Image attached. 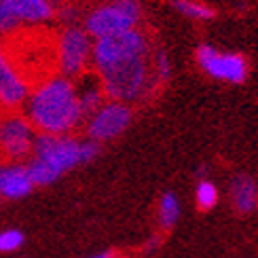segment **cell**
Masks as SVG:
<instances>
[{
  "label": "cell",
  "mask_w": 258,
  "mask_h": 258,
  "mask_svg": "<svg viewBox=\"0 0 258 258\" xmlns=\"http://www.w3.org/2000/svg\"><path fill=\"white\" fill-rule=\"evenodd\" d=\"M26 116L38 134L70 136L85 121L77 85L72 79L53 74L51 79L32 87L26 102Z\"/></svg>",
  "instance_id": "6da1fadb"
},
{
  "label": "cell",
  "mask_w": 258,
  "mask_h": 258,
  "mask_svg": "<svg viewBox=\"0 0 258 258\" xmlns=\"http://www.w3.org/2000/svg\"><path fill=\"white\" fill-rule=\"evenodd\" d=\"M32 155L34 157L28 163V171L34 186H49L66 171L83 163L81 140H74L72 136L38 134Z\"/></svg>",
  "instance_id": "7a4b0ae2"
},
{
  "label": "cell",
  "mask_w": 258,
  "mask_h": 258,
  "mask_svg": "<svg viewBox=\"0 0 258 258\" xmlns=\"http://www.w3.org/2000/svg\"><path fill=\"white\" fill-rule=\"evenodd\" d=\"M102 83V89L106 98L112 102L134 104L144 98V93L153 87V63L148 57H136L119 66H112L108 70L95 72Z\"/></svg>",
  "instance_id": "3957f363"
},
{
  "label": "cell",
  "mask_w": 258,
  "mask_h": 258,
  "mask_svg": "<svg viewBox=\"0 0 258 258\" xmlns=\"http://www.w3.org/2000/svg\"><path fill=\"white\" fill-rule=\"evenodd\" d=\"M148 55H150V42L146 34L134 28V30L121 32V34H112V36L95 40L91 63L95 72H102L112 66H119V63H125L129 59L148 57Z\"/></svg>",
  "instance_id": "277c9868"
},
{
  "label": "cell",
  "mask_w": 258,
  "mask_h": 258,
  "mask_svg": "<svg viewBox=\"0 0 258 258\" xmlns=\"http://www.w3.org/2000/svg\"><path fill=\"white\" fill-rule=\"evenodd\" d=\"M140 17H142V7H140L138 0H112L110 5L93 9L85 17V32L95 40L106 38L134 30Z\"/></svg>",
  "instance_id": "5b68a950"
},
{
  "label": "cell",
  "mask_w": 258,
  "mask_h": 258,
  "mask_svg": "<svg viewBox=\"0 0 258 258\" xmlns=\"http://www.w3.org/2000/svg\"><path fill=\"white\" fill-rule=\"evenodd\" d=\"M36 129L26 114L15 110L0 112V163H17L32 155Z\"/></svg>",
  "instance_id": "8992f818"
},
{
  "label": "cell",
  "mask_w": 258,
  "mask_h": 258,
  "mask_svg": "<svg viewBox=\"0 0 258 258\" xmlns=\"http://www.w3.org/2000/svg\"><path fill=\"white\" fill-rule=\"evenodd\" d=\"M57 72L66 79H79L87 72V66L91 63V36L85 32V28L70 26L59 32L57 36Z\"/></svg>",
  "instance_id": "52a82bcc"
},
{
  "label": "cell",
  "mask_w": 258,
  "mask_h": 258,
  "mask_svg": "<svg viewBox=\"0 0 258 258\" xmlns=\"http://www.w3.org/2000/svg\"><path fill=\"white\" fill-rule=\"evenodd\" d=\"M195 59L199 68L216 81L239 85L248 79V61L239 53H224L210 45H201L197 47Z\"/></svg>",
  "instance_id": "ba28073f"
},
{
  "label": "cell",
  "mask_w": 258,
  "mask_h": 258,
  "mask_svg": "<svg viewBox=\"0 0 258 258\" xmlns=\"http://www.w3.org/2000/svg\"><path fill=\"white\" fill-rule=\"evenodd\" d=\"M134 119L129 104L123 102H106L100 110H95L87 119V138L93 142H106L121 136Z\"/></svg>",
  "instance_id": "9c48e42d"
},
{
  "label": "cell",
  "mask_w": 258,
  "mask_h": 258,
  "mask_svg": "<svg viewBox=\"0 0 258 258\" xmlns=\"http://www.w3.org/2000/svg\"><path fill=\"white\" fill-rule=\"evenodd\" d=\"M28 98L30 85L0 42V106L5 110H17L19 106H26Z\"/></svg>",
  "instance_id": "30bf717a"
},
{
  "label": "cell",
  "mask_w": 258,
  "mask_h": 258,
  "mask_svg": "<svg viewBox=\"0 0 258 258\" xmlns=\"http://www.w3.org/2000/svg\"><path fill=\"white\" fill-rule=\"evenodd\" d=\"M34 182L28 165L21 163H0V195L3 199H24L34 190Z\"/></svg>",
  "instance_id": "8fae6325"
},
{
  "label": "cell",
  "mask_w": 258,
  "mask_h": 258,
  "mask_svg": "<svg viewBox=\"0 0 258 258\" xmlns=\"http://www.w3.org/2000/svg\"><path fill=\"white\" fill-rule=\"evenodd\" d=\"M19 24H42L55 15L51 0H3Z\"/></svg>",
  "instance_id": "7c38bea8"
},
{
  "label": "cell",
  "mask_w": 258,
  "mask_h": 258,
  "mask_svg": "<svg viewBox=\"0 0 258 258\" xmlns=\"http://www.w3.org/2000/svg\"><path fill=\"white\" fill-rule=\"evenodd\" d=\"M74 85H77V83H74ZM77 95H79V104H81V110H83L85 119H89L95 110H100L102 106L106 104L104 102L106 93L102 89V83L98 79V74H95L93 81H89L87 72H85L81 77V83L77 85Z\"/></svg>",
  "instance_id": "4fadbf2b"
},
{
  "label": "cell",
  "mask_w": 258,
  "mask_h": 258,
  "mask_svg": "<svg viewBox=\"0 0 258 258\" xmlns=\"http://www.w3.org/2000/svg\"><path fill=\"white\" fill-rule=\"evenodd\" d=\"M231 201L239 214H250L258 203V184L250 176H237L231 184Z\"/></svg>",
  "instance_id": "5bb4252c"
},
{
  "label": "cell",
  "mask_w": 258,
  "mask_h": 258,
  "mask_svg": "<svg viewBox=\"0 0 258 258\" xmlns=\"http://www.w3.org/2000/svg\"><path fill=\"white\" fill-rule=\"evenodd\" d=\"M169 5L174 7L180 15H184L188 19H199V21H206L212 19L214 15V9H210L208 5L199 3V0H169Z\"/></svg>",
  "instance_id": "9a60e30c"
},
{
  "label": "cell",
  "mask_w": 258,
  "mask_h": 258,
  "mask_svg": "<svg viewBox=\"0 0 258 258\" xmlns=\"http://www.w3.org/2000/svg\"><path fill=\"white\" fill-rule=\"evenodd\" d=\"M180 218V201L174 192H163L159 201V222L165 231L171 229Z\"/></svg>",
  "instance_id": "2e32d148"
},
{
  "label": "cell",
  "mask_w": 258,
  "mask_h": 258,
  "mask_svg": "<svg viewBox=\"0 0 258 258\" xmlns=\"http://www.w3.org/2000/svg\"><path fill=\"white\" fill-rule=\"evenodd\" d=\"M195 201L199 210H212L216 208L218 203V188L214 186V182L210 180H201L197 184V190H195Z\"/></svg>",
  "instance_id": "e0dca14e"
},
{
  "label": "cell",
  "mask_w": 258,
  "mask_h": 258,
  "mask_svg": "<svg viewBox=\"0 0 258 258\" xmlns=\"http://www.w3.org/2000/svg\"><path fill=\"white\" fill-rule=\"evenodd\" d=\"M153 81L155 85H161V83H167L169 77H171V66H169V59H167V53L163 49H159L153 53Z\"/></svg>",
  "instance_id": "ac0fdd59"
},
{
  "label": "cell",
  "mask_w": 258,
  "mask_h": 258,
  "mask_svg": "<svg viewBox=\"0 0 258 258\" xmlns=\"http://www.w3.org/2000/svg\"><path fill=\"white\" fill-rule=\"evenodd\" d=\"M24 233L17 229H5L0 231V254H11L17 252L24 245Z\"/></svg>",
  "instance_id": "d6986e66"
},
{
  "label": "cell",
  "mask_w": 258,
  "mask_h": 258,
  "mask_svg": "<svg viewBox=\"0 0 258 258\" xmlns=\"http://www.w3.org/2000/svg\"><path fill=\"white\" fill-rule=\"evenodd\" d=\"M17 28H19V21L13 15H11V11L5 7L3 0H0V36L13 34Z\"/></svg>",
  "instance_id": "ffe728a7"
},
{
  "label": "cell",
  "mask_w": 258,
  "mask_h": 258,
  "mask_svg": "<svg viewBox=\"0 0 258 258\" xmlns=\"http://www.w3.org/2000/svg\"><path fill=\"white\" fill-rule=\"evenodd\" d=\"M89 258H112L110 252H102V254H95V256H89Z\"/></svg>",
  "instance_id": "44dd1931"
},
{
  "label": "cell",
  "mask_w": 258,
  "mask_h": 258,
  "mask_svg": "<svg viewBox=\"0 0 258 258\" xmlns=\"http://www.w3.org/2000/svg\"><path fill=\"white\" fill-rule=\"evenodd\" d=\"M0 199H3V195H0Z\"/></svg>",
  "instance_id": "7402d4cb"
}]
</instances>
